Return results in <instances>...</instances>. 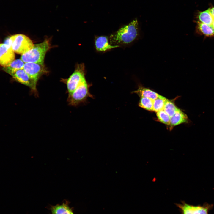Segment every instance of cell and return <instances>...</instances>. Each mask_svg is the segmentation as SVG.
<instances>
[{
    "label": "cell",
    "mask_w": 214,
    "mask_h": 214,
    "mask_svg": "<svg viewBox=\"0 0 214 214\" xmlns=\"http://www.w3.org/2000/svg\"><path fill=\"white\" fill-rule=\"evenodd\" d=\"M138 34V21L135 19L111 35L110 37V44L113 45L128 44L134 41Z\"/></svg>",
    "instance_id": "6da1fadb"
},
{
    "label": "cell",
    "mask_w": 214,
    "mask_h": 214,
    "mask_svg": "<svg viewBox=\"0 0 214 214\" xmlns=\"http://www.w3.org/2000/svg\"><path fill=\"white\" fill-rule=\"evenodd\" d=\"M49 48V41L45 40L41 43L34 44L30 49L21 55L20 59L25 63L44 64L45 54Z\"/></svg>",
    "instance_id": "7a4b0ae2"
},
{
    "label": "cell",
    "mask_w": 214,
    "mask_h": 214,
    "mask_svg": "<svg viewBox=\"0 0 214 214\" xmlns=\"http://www.w3.org/2000/svg\"><path fill=\"white\" fill-rule=\"evenodd\" d=\"M92 96L89 92V86L85 79L84 80L76 89L68 94L67 102L71 106H76Z\"/></svg>",
    "instance_id": "3957f363"
},
{
    "label": "cell",
    "mask_w": 214,
    "mask_h": 214,
    "mask_svg": "<svg viewBox=\"0 0 214 214\" xmlns=\"http://www.w3.org/2000/svg\"><path fill=\"white\" fill-rule=\"evenodd\" d=\"M33 45L32 41L27 36L18 34L14 35L11 47L14 52L22 55L30 49Z\"/></svg>",
    "instance_id": "277c9868"
},
{
    "label": "cell",
    "mask_w": 214,
    "mask_h": 214,
    "mask_svg": "<svg viewBox=\"0 0 214 214\" xmlns=\"http://www.w3.org/2000/svg\"><path fill=\"white\" fill-rule=\"evenodd\" d=\"M181 212L180 214H208L213 207V204L205 203L202 206H193L184 202L176 204Z\"/></svg>",
    "instance_id": "5b68a950"
},
{
    "label": "cell",
    "mask_w": 214,
    "mask_h": 214,
    "mask_svg": "<svg viewBox=\"0 0 214 214\" xmlns=\"http://www.w3.org/2000/svg\"><path fill=\"white\" fill-rule=\"evenodd\" d=\"M23 69L31 78L37 82L46 71L44 64L34 62L25 63Z\"/></svg>",
    "instance_id": "8992f818"
},
{
    "label": "cell",
    "mask_w": 214,
    "mask_h": 214,
    "mask_svg": "<svg viewBox=\"0 0 214 214\" xmlns=\"http://www.w3.org/2000/svg\"><path fill=\"white\" fill-rule=\"evenodd\" d=\"M11 76L16 81L29 87L34 92L36 93L37 82L31 78L23 69L17 70Z\"/></svg>",
    "instance_id": "52a82bcc"
},
{
    "label": "cell",
    "mask_w": 214,
    "mask_h": 214,
    "mask_svg": "<svg viewBox=\"0 0 214 214\" xmlns=\"http://www.w3.org/2000/svg\"><path fill=\"white\" fill-rule=\"evenodd\" d=\"M85 79L84 70L81 69L76 70L66 81L68 94L72 93Z\"/></svg>",
    "instance_id": "ba28073f"
},
{
    "label": "cell",
    "mask_w": 214,
    "mask_h": 214,
    "mask_svg": "<svg viewBox=\"0 0 214 214\" xmlns=\"http://www.w3.org/2000/svg\"><path fill=\"white\" fill-rule=\"evenodd\" d=\"M15 52L12 48L4 43L0 44V65L5 67L15 60Z\"/></svg>",
    "instance_id": "9c48e42d"
},
{
    "label": "cell",
    "mask_w": 214,
    "mask_h": 214,
    "mask_svg": "<svg viewBox=\"0 0 214 214\" xmlns=\"http://www.w3.org/2000/svg\"><path fill=\"white\" fill-rule=\"evenodd\" d=\"M95 45L96 49L100 51H104L119 47L118 45H111L108 37L103 36L98 37L96 38Z\"/></svg>",
    "instance_id": "30bf717a"
},
{
    "label": "cell",
    "mask_w": 214,
    "mask_h": 214,
    "mask_svg": "<svg viewBox=\"0 0 214 214\" xmlns=\"http://www.w3.org/2000/svg\"><path fill=\"white\" fill-rule=\"evenodd\" d=\"M188 122V117L187 115L178 108L170 117V125L171 127H173Z\"/></svg>",
    "instance_id": "8fae6325"
},
{
    "label": "cell",
    "mask_w": 214,
    "mask_h": 214,
    "mask_svg": "<svg viewBox=\"0 0 214 214\" xmlns=\"http://www.w3.org/2000/svg\"><path fill=\"white\" fill-rule=\"evenodd\" d=\"M25 63L21 59L14 60L8 66L3 67V70L12 75L17 70L23 69Z\"/></svg>",
    "instance_id": "7c38bea8"
},
{
    "label": "cell",
    "mask_w": 214,
    "mask_h": 214,
    "mask_svg": "<svg viewBox=\"0 0 214 214\" xmlns=\"http://www.w3.org/2000/svg\"><path fill=\"white\" fill-rule=\"evenodd\" d=\"M133 92L137 94L141 98L147 97L153 100L156 99L160 95L152 90L140 86L137 90L133 91Z\"/></svg>",
    "instance_id": "4fadbf2b"
},
{
    "label": "cell",
    "mask_w": 214,
    "mask_h": 214,
    "mask_svg": "<svg viewBox=\"0 0 214 214\" xmlns=\"http://www.w3.org/2000/svg\"><path fill=\"white\" fill-rule=\"evenodd\" d=\"M52 214H73L71 209L65 203L52 207Z\"/></svg>",
    "instance_id": "5bb4252c"
},
{
    "label": "cell",
    "mask_w": 214,
    "mask_h": 214,
    "mask_svg": "<svg viewBox=\"0 0 214 214\" xmlns=\"http://www.w3.org/2000/svg\"><path fill=\"white\" fill-rule=\"evenodd\" d=\"M198 18L199 22L211 26L214 19L210 13V9L200 12Z\"/></svg>",
    "instance_id": "9a60e30c"
},
{
    "label": "cell",
    "mask_w": 214,
    "mask_h": 214,
    "mask_svg": "<svg viewBox=\"0 0 214 214\" xmlns=\"http://www.w3.org/2000/svg\"><path fill=\"white\" fill-rule=\"evenodd\" d=\"M198 28L200 32L207 36L214 35V30L211 26L207 25L199 21L197 22Z\"/></svg>",
    "instance_id": "2e32d148"
},
{
    "label": "cell",
    "mask_w": 214,
    "mask_h": 214,
    "mask_svg": "<svg viewBox=\"0 0 214 214\" xmlns=\"http://www.w3.org/2000/svg\"><path fill=\"white\" fill-rule=\"evenodd\" d=\"M166 98L160 95L156 99L153 100V111L157 112L163 110Z\"/></svg>",
    "instance_id": "e0dca14e"
},
{
    "label": "cell",
    "mask_w": 214,
    "mask_h": 214,
    "mask_svg": "<svg viewBox=\"0 0 214 214\" xmlns=\"http://www.w3.org/2000/svg\"><path fill=\"white\" fill-rule=\"evenodd\" d=\"M177 108L174 103L166 99L165 101L163 110L171 117L177 110Z\"/></svg>",
    "instance_id": "ac0fdd59"
},
{
    "label": "cell",
    "mask_w": 214,
    "mask_h": 214,
    "mask_svg": "<svg viewBox=\"0 0 214 214\" xmlns=\"http://www.w3.org/2000/svg\"><path fill=\"white\" fill-rule=\"evenodd\" d=\"M153 100L147 97H141L139 106L147 110L153 111Z\"/></svg>",
    "instance_id": "d6986e66"
},
{
    "label": "cell",
    "mask_w": 214,
    "mask_h": 214,
    "mask_svg": "<svg viewBox=\"0 0 214 214\" xmlns=\"http://www.w3.org/2000/svg\"><path fill=\"white\" fill-rule=\"evenodd\" d=\"M156 115L161 122L167 125H170V117L163 110L157 112Z\"/></svg>",
    "instance_id": "ffe728a7"
},
{
    "label": "cell",
    "mask_w": 214,
    "mask_h": 214,
    "mask_svg": "<svg viewBox=\"0 0 214 214\" xmlns=\"http://www.w3.org/2000/svg\"><path fill=\"white\" fill-rule=\"evenodd\" d=\"M210 11L211 14L213 18H214V7L210 9Z\"/></svg>",
    "instance_id": "44dd1931"
},
{
    "label": "cell",
    "mask_w": 214,
    "mask_h": 214,
    "mask_svg": "<svg viewBox=\"0 0 214 214\" xmlns=\"http://www.w3.org/2000/svg\"><path fill=\"white\" fill-rule=\"evenodd\" d=\"M211 26H212L213 29L214 30V18L213 20V22L212 24L211 25Z\"/></svg>",
    "instance_id": "7402d4cb"
}]
</instances>
